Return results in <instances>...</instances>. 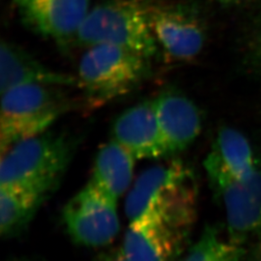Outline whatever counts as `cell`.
I'll use <instances>...</instances> for the list:
<instances>
[{
    "mask_svg": "<svg viewBox=\"0 0 261 261\" xmlns=\"http://www.w3.org/2000/svg\"><path fill=\"white\" fill-rule=\"evenodd\" d=\"M112 136L136 159L168 157L153 101L122 112L112 126Z\"/></svg>",
    "mask_w": 261,
    "mask_h": 261,
    "instance_id": "cell-10",
    "label": "cell"
},
{
    "mask_svg": "<svg viewBox=\"0 0 261 261\" xmlns=\"http://www.w3.org/2000/svg\"><path fill=\"white\" fill-rule=\"evenodd\" d=\"M93 261H129L122 252L121 249L113 250L110 252L100 253L98 256L94 258Z\"/></svg>",
    "mask_w": 261,
    "mask_h": 261,
    "instance_id": "cell-18",
    "label": "cell"
},
{
    "mask_svg": "<svg viewBox=\"0 0 261 261\" xmlns=\"http://www.w3.org/2000/svg\"><path fill=\"white\" fill-rule=\"evenodd\" d=\"M197 201L147 209L130 222L121 250L129 261H176L185 251Z\"/></svg>",
    "mask_w": 261,
    "mask_h": 261,
    "instance_id": "cell-2",
    "label": "cell"
},
{
    "mask_svg": "<svg viewBox=\"0 0 261 261\" xmlns=\"http://www.w3.org/2000/svg\"><path fill=\"white\" fill-rule=\"evenodd\" d=\"M75 143L62 133L44 132L1 153L0 186L33 185L54 192L73 158Z\"/></svg>",
    "mask_w": 261,
    "mask_h": 261,
    "instance_id": "cell-3",
    "label": "cell"
},
{
    "mask_svg": "<svg viewBox=\"0 0 261 261\" xmlns=\"http://www.w3.org/2000/svg\"><path fill=\"white\" fill-rule=\"evenodd\" d=\"M259 236H260V249H261V234H260V235H259Z\"/></svg>",
    "mask_w": 261,
    "mask_h": 261,
    "instance_id": "cell-21",
    "label": "cell"
},
{
    "mask_svg": "<svg viewBox=\"0 0 261 261\" xmlns=\"http://www.w3.org/2000/svg\"><path fill=\"white\" fill-rule=\"evenodd\" d=\"M63 222L74 242L85 247H103L119 232L117 201L90 181L64 206Z\"/></svg>",
    "mask_w": 261,
    "mask_h": 261,
    "instance_id": "cell-7",
    "label": "cell"
},
{
    "mask_svg": "<svg viewBox=\"0 0 261 261\" xmlns=\"http://www.w3.org/2000/svg\"><path fill=\"white\" fill-rule=\"evenodd\" d=\"M254 54H255V58H256L257 63L261 66V20L258 29L256 31L255 42H254Z\"/></svg>",
    "mask_w": 261,
    "mask_h": 261,
    "instance_id": "cell-19",
    "label": "cell"
},
{
    "mask_svg": "<svg viewBox=\"0 0 261 261\" xmlns=\"http://www.w3.org/2000/svg\"><path fill=\"white\" fill-rule=\"evenodd\" d=\"M136 160L120 143L112 140L98 151L90 182L117 201L130 187Z\"/></svg>",
    "mask_w": 261,
    "mask_h": 261,
    "instance_id": "cell-15",
    "label": "cell"
},
{
    "mask_svg": "<svg viewBox=\"0 0 261 261\" xmlns=\"http://www.w3.org/2000/svg\"><path fill=\"white\" fill-rule=\"evenodd\" d=\"M23 25L64 44L75 38L89 12V0H13Z\"/></svg>",
    "mask_w": 261,
    "mask_h": 261,
    "instance_id": "cell-9",
    "label": "cell"
},
{
    "mask_svg": "<svg viewBox=\"0 0 261 261\" xmlns=\"http://www.w3.org/2000/svg\"><path fill=\"white\" fill-rule=\"evenodd\" d=\"M151 25L158 46L171 58L193 59L203 48V23L196 12L186 5L153 3Z\"/></svg>",
    "mask_w": 261,
    "mask_h": 261,
    "instance_id": "cell-8",
    "label": "cell"
},
{
    "mask_svg": "<svg viewBox=\"0 0 261 261\" xmlns=\"http://www.w3.org/2000/svg\"><path fill=\"white\" fill-rule=\"evenodd\" d=\"M221 3H224V4H231V3H237V2H240L242 0H217Z\"/></svg>",
    "mask_w": 261,
    "mask_h": 261,
    "instance_id": "cell-20",
    "label": "cell"
},
{
    "mask_svg": "<svg viewBox=\"0 0 261 261\" xmlns=\"http://www.w3.org/2000/svg\"><path fill=\"white\" fill-rule=\"evenodd\" d=\"M25 84L70 87L77 85V80L73 75L57 72L42 64L19 46L2 41L0 47L1 93Z\"/></svg>",
    "mask_w": 261,
    "mask_h": 261,
    "instance_id": "cell-13",
    "label": "cell"
},
{
    "mask_svg": "<svg viewBox=\"0 0 261 261\" xmlns=\"http://www.w3.org/2000/svg\"><path fill=\"white\" fill-rule=\"evenodd\" d=\"M244 244L229 236L226 228L207 225L183 261H241L246 253Z\"/></svg>",
    "mask_w": 261,
    "mask_h": 261,
    "instance_id": "cell-17",
    "label": "cell"
},
{
    "mask_svg": "<svg viewBox=\"0 0 261 261\" xmlns=\"http://www.w3.org/2000/svg\"><path fill=\"white\" fill-rule=\"evenodd\" d=\"M149 74L148 58L113 45H95L79 66L77 85L90 107L130 93Z\"/></svg>",
    "mask_w": 261,
    "mask_h": 261,
    "instance_id": "cell-4",
    "label": "cell"
},
{
    "mask_svg": "<svg viewBox=\"0 0 261 261\" xmlns=\"http://www.w3.org/2000/svg\"><path fill=\"white\" fill-rule=\"evenodd\" d=\"M168 156L185 151L201 132L199 109L185 95L168 90L153 100Z\"/></svg>",
    "mask_w": 261,
    "mask_h": 261,
    "instance_id": "cell-11",
    "label": "cell"
},
{
    "mask_svg": "<svg viewBox=\"0 0 261 261\" xmlns=\"http://www.w3.org/2000/svg\"><path fill=\"white\" fill-rule=\"evenodd\" d=\"M51 192L33 185L0 186V234L15 237L27 228Z\"/></svg>",
    "mask_w": 261,
    "mask_h": 261,
    "instance_id": "cell-14",
    "label": "cell"
},
{
    "mask_svg": "<svg viewBox=\"0 0 261 261\" xmlns=\"http://www.w3.org/2000/svg\"><path fill=\"white\" fill-rule=\"evenodd\" d=\"M60 87L25 84L1 93L0 151L46 130L70 108Z\"/></svg>",
    "mask_w": 261,
    "mask_h": 261,
    "instance_id": "cell-5",
    "label": "cell"
},
{
    "mask_svg": "<svg viewBox=\"0 0 261 261\" xmlns=\"http://www.w3.org/2000/svg\"><path fill=\"white\" fill-rule=\"evenodd\" d=\"M150 0H103L89 10L75 40L80 45H113L146 58L155 56L158 43L151 25Z\"/></svg>",
    "mask_w": 261,
    "mask_h": 261,
    "instance_id": "cell-1",
    "label": "cell"
},
{
    "mask_svg": "<svg viewBox=\"0 0 261 261\" xmlns=\"http://www.w3.org/2000/svg\"><path fill=\"white\" fill-rule=\"evenodd\" d=\"M204 168L215 196L224 206L229 236L245 243L250 236L260 235L261 167L253 177L240 180L234 177L211 150Z\"/></svg>",
    "mask_w": 261,
    "mask_h": 261,
    "instance_id": "cell-6",
    "label": "cell"
},
{
    "mask_svg": "<svg viewBox=\"0 0 261 261\" xmlns=\"http://www.w3.org/2000/svg\"><path fill=\"white\" fill-rule=\"evenodd\" d=\"M212 150L226 169L240 180L251 179L260 168L250 141L234 128L223 127L218 130Z\"/></svg>",
    "mask_w": 261,
    "mask_h": 261,
    "instance_id": "cell-16",
    "label": "cell"
},
{
    "mask_svg": "<svg viewBox=\"0 0 261 261\" xmlns=\"http://www.w3.org/2000/svg\"><path fill=\"white\" fill-rule=\"evenodd\" d=\"M196 182L193 170L177 160L146 169L127 196L125 209L129 221L140 218L151 204Z\"/></svg>",
    "mask_w": 261,
    "mask_h": 261,
    "instance_id": "cell-12",
    "label": "cell"
}]
</instances>
